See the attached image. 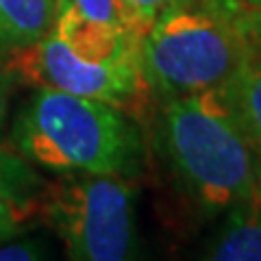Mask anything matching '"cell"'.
Returning a JSON list of instances; mask_svg holds the SVG:
<instances>
[{
  "label": "cell",
  "mask_w": 261,
  "mask_h": 261,
  "mask_svg": "<svg viewBox=\"0 0 261 261\" xmlns=\"http://www.w3.org/2000/svg\"><path fill=\"white\" fill-rule=\"evenodd\" d=\"M246 65L235 31L209 11L163 13L140 37V68L150 92L166 98L224 87Z\"/></svg>",
  "instance_id": "cell-4"
},
{
  "label": "cell",
  "mask_w": 261,
  "mask_h": 261,
  "mask_svg": "<svg viewBox=\"0 0 261 261\" xmlns=\"http://www.w3.org/2000/svg\"><path fill=\"white\" fill-rule=\"evenodd\" d=\"M11 87L13 76L7 68H0V133L5 130L7 118H9V102H11Z\"/></svg>",
  "instance_id": "cell-13"
},
{
  "label": "cell",
  "mask_w": 261,
  "mask_h": 261,
  "mask_svg": "<svg viewBox=\"0 0 261 261\" xmlns=\"http://www.w3.org/2000/svg\"><path fill=\"white\" fill-rule=\"evenodd\" d=\"M37 216L61 240L70 259L135 257V190L124 176L59 174L42 185Z\"/></svg>",
  "instance_id": "cell-5"
},
{
  "label": "cell",
  "mask_w": 261,
  "mask_h": 261,
  "mask_svg": "<svg viewBox=\"0 0 261 261\" xmlns=\"http://www.w3.org/2000/svg\"><path fill=\"white\" fill-rule=\"evenodd\" d=\"M27 159L0 150V242L15 238L39 214V185Z\"/></svg>",
  "instance_id": "cell-6"
},
{
  "label": "cell",
  "mask_w": 261,
  "mask_h": 261,
  "mask_svg": "<svg viewBox=\"0 0 261 261\" xmlns=\"http://www.w3.org/2000/svg\"><path fill=\"white\" fill-rule=\"evenodd\" d=\"M46 257V246L39 240L0 242V261H35Z\"/></svg>",
  "instance_id": "cell-12"
},
{
  "label": "cell",
  "mask_w": 261,
  "mask_h": 261,
  "mask_svg": "<svg viewBox=\"0 0 261 261\" xmlns=\"http://www.w3.org/2000/svg\"><path fill=\"white\" fill-rule=\"evenodd\" d=\"M159 142L185 192L209 214L261 192V154L224 87L166 98Z\"/></svg>",
  "instance_id": "cell-1"
},
{
  "label": "cell",
  "mask_w": 261,
  "mask_h": 261,
  "mask_svg": "<svg viewBox=\"0 0 261 261\" xmlns=\"http://www.w3.org/2000/svg\"><path fill=\"white\" fill-rule=\"evenodd\" d=\"M70 3L89 22L137 33L133 29V24H130L128 15H126L120 0H70ZM137 35H140V33H137Z\"/></svg>",
  "instance_id": "cell-10"
},
{
  "label": "cell",
  "mask_w": 261,
  "mask_h": 261,
  "mask_svg": "<svg viewBox=\"0 0 261 261\" xmlns=\"http://www.w3.org/2000/svg\"><path fill=\"white\" fill-rule=\"evenodd\" d=\"M202 257L211 261H261V192L228 209Z\"/></svg>",
  "instance_id": "cell-7"
},
{
  "label": "cell",
  "mask_w": 261,
  "mask_h": 261,
  "mask_svg": "<svg viewBox=\"0 0 261 261\" xmlns=\"http://www.w3.org/2000/svg\"><path fill=\"white\" fill-rule=\"evenodd\" d=\"M5 68L35 87L96 98L124 109L146 87L140 35L85 20L70 0H59L53 29L29 48L9 55Z\"/></svg>",
  "instance_id": "cell-3"
},
{
  "label": "cell",
  "mask_w": 261,
  "mask_h": 261,
  "mask_svg": "<svg viewBox=\"0 0 261 261\" xmlns=\"http://www.w3.org/2000/svg\"><path fill=\"white\" fill-rule=\"evenodd\" d=\"M15 152L55 174H140L146 148L137 124L116 105L37 87L11 126Z\"/></svg>",
  "instance_id": "cell-2"
},
{
  "label": "cell",
  "mask_w": 261,
  "mask_h": 261,
  "mask_svg": "<svg viewBox=\"0 0 261 261\" xmlns=\"http://www.w3.org/2000/svg\"><path fill=\"white\" fill-rule=\"evenodd\" d=\"M59 13V0H0V59L42 39Z\"/></svg>",
  "instance_id": "cell-8"
},
{
  "label": "cell",
  "mask_w": 261,
  "mask_h": 261,
  "mask_svg": "<svg viewBox=\"0 0 261 261\" xmlns=\"http://www.w3.org/2000/svg\"><path fill=\"white\" fill-rule=\"evenodd\" d=\"M235 109L257 152L261 154V65H244L240 74L226 85Z\"/></svg>",
  "instance_id": "cell-9"
},
{
  "label": "cell",
  "mask_w": 261,
  "mask_h": 261,
  "mask_svg": "<svg viewBox=\"0 0 261 261\" xmlns=\"http://www.w3.org/2000/svg\"><path fill=\"white\" fill-rule=\"evenodd\" d=\"M124 11L128 15L133 29L140 33V37L144 35V31L150 27L152 22H157L163 13L183 7L185 0H120Z\"/></svg>",
  "instance_id": "cell-11"
}]
</instances>
